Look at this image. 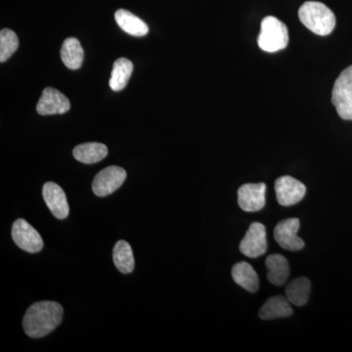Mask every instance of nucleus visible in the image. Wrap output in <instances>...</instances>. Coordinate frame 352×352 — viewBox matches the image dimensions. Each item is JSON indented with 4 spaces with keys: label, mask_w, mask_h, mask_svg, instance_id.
Segmentation results:
<instances>
[{
    "label": "nucleus",
    "mask_w": 352,
    "mask_h": 352,
    "mask_svg": "<svg viewBox=\"0 0 352 352\" xmlns=\"http://www.w3.org/2000/svg\"><path fill=\"white\" fill-rule=\"evenodd\" d=\"M64 310L55 302H38L28 308L23 326L25 333L34 339H41L54 331L61 324Z\"/></svg>",
    "instance_id": "1"
},
{
    "label": "nucleus",
    "mask_w": 352,
    "mask_h": 352,
    "mask_svg": "<svg viewBox=\"0 0 352 352\" xmlns=\"http://www.w3.org/2000/svg\"><path fill=\"white\" fill-rule=\"evenodd\" d=\"M298 18L308 30L318 36H329L336 27V16L325 4L307 1L298 10Z\"/></svg>",
    "instance_id": "2"
},
{
    "label": "nucleus",
    "mask_w": 352,
    "mask_h": 352,
    "mask_svg": "<svg viewBox=\"0 0 352 352\" xmlns=\"http://www.w3.org/2000/svg\"><path fill=\"white\" fill-rule=\"evenodd\" d=\"M289 43L288 28L277 18L267 16L261 21L258 44L261 50L275 53L285 50Z\"/></svg>",
    "instance_id": "3"
},
{
    "label": "nucleus",
    "mask_w": 352,
    "mask_h": 352,
    "mask_svg": "<svg viewBox=\"0 0 352 352\" xmlns=\"http://www.w3.org/2000/svg\"><path fill=\"white\" fill-rule=\"evenodd\" d=\"M332 102L342 120H352V65L344 69L336 80Z\"/></svg>",
    "instance_id": "4"
},
{
    "label": "nucleus",
    "mask_w": 352,
    "mask_h": 352,
    "mask_svg": "<svg viewBox=\"0 0 352 352\" xmlns=\"http://www.w3.org/2000/svg\"><path fill=\"white\" fill-rule=\"evenodd\" d=\"M12 238L20 249L30 254H36L43 249V240L41 234L25 219H19L14 222Z\"/></svg>",
    "instance_id": "5"
},
{
    "label": "nucleus",
    "mask_w": 352,
    "mask_h": 352,
    "mask_svg": "<svg viewBox=\"0 0 352 352\" xmlns=\"http://www.w3.org/2000/svg\"><path fill=\"white\" fill-rule=\"evenodd\" d=\"M277 201L283 207H291L300 203L307 193V187L292 176L278 178L274 184Z\"/></svg>",
    "instance_id": "6"
},
{
    "label": "nucleus",
    "mask_w": 352,
    "mask_h": 352,
    "mask_svg": "<svg viewBox=\"0 0 352 352\" xmlns=\"http://www.w3.org/2000/svg\"><path fill=\"white\" fill-rule=\"evenodd\" d=\"M126 178V171L120 166H108L95 176L92 183V190L98 197L111 195L124 184Z\"/></svg>",
    "instance_id": "7"
},
{
    "label": "nucleus",
    "mask_w": 352,
    "mask_h": 352,
    "mask_svg": "<svg viewBox=\"0 0 352 352\" xmlns=\"http://www.w3.org/2000/svg\"><path fill=\"white\" fill-rule=\"evenodd\" d=\"M300 222L298 219L282 220L274 229V239L282 249L296 252L303 249L305 242L298 237Z\"/></svg>",
    "instance_id": "8"
},
{
    "label": "nucleus",
    "mask_w": 352,
    "mask_h": 352,
    "mask_svg": "<svg viewBox=\"0 0 352 352\" xmlns=\"http://www.w3.org/2000/svg\"><path fill=\"white\" fill-rule=\"evenodd\" d=\"M240 251L248 258H254L263 256L267 250V240H266V230L263 224L254 222L250 226L240 243Z\"/></svg>",
    "instance_id": "9"
},
{
    "label": "nucleus",
    "mask_w": 352,
    "mask_h": 352,
    "mask_svg": "<svg viewBox=\"0 0 352 352\" xmlns=\"http://www.w3.org/2000/svg\"><path fill=\"white\" fill-rule=\"evenodd\" d=\"M266 185L264 183H247L238 190V205L248 212H258L265 206Z\"/></svg>",
    "instance_id": "10"
},
{
    "label": "nucleus",
    "mask_w": 352,
    "mask_h": 352,
    "mask_svg": "<svg viewBox=\"0 0 352 352\" xmlns=\"http://www.w3.org/2000/svg\"><path fill=\"white\" fill-rule=\"evenodd\" d=\"M71 103L67 96L53 87H46L39 99L36 111L39 115H57L68 112Z\"/></svg>",
    "instance_id": "11"
},
{
    "label": "nucleus",
    "mask_w": 352,
    "mask_h": 352,
    "mask_svg": "<svg viewBox=\"0 0 352 352\" xmlns=\"http://www.w3.org/2000/svg\"><path fill=\"white\" fill-rule=\"evenodd\" d=\"M43 195L46 206L58 219L68 217L69 208L64 190L54 182H46L43 185Z\"/></svg>",
    "instance_id": "12"
},
{
    "label": "nucleus",
    "mask_w": 352,
    "mask_h": 352,
    "mask_svg": "<svg viewBox=\"0 0 352 352\" xmlns=\"http://www.w3.org/2000/svg\"><path fill=\"white\" fill-rule=\"evenodd\" d=\"M293 314V308L288 298L282 296H272L268 298L258 312L259 318L263 320L286 318Z\"/></svg>",
    "instance_id": "13"
},
{
    "label": "nucleus",
    "mask_w": 352,
    "mask_h": 352,
    "mask_svg": "<svg viewBox=\"0 0 352 352\" xmlns=\"http://www.w3.org/2000/svg\"><path fill=\"white\" fill-rule=\"evenodd\" d=\"M267 279L274 286L281 287L286 283L289 275L288 261L279 254H271L265 261Z\"/></svg>",
    "instance_id": "14"
},
{
    "label": "nucleus",
    "mask_w": 352,
    "mask_h": 352,
    "mask_svg": "<svg viewBox=\"0 0 352 352\" xmlns=\"http://www.w3.org/2000/svg\"><path fill=\"white\" fill-rule=\"evenodd\" d=\"M231 275L236 284L250 293H256L259 287V279L251 264L241 261L236 263L231 270Z\"/></svg>",
    "instance_id": "15"
},
{
    "label": "nucleus",
    "mask_w": 352,
    "mask_h": 352,
    "mask_svg": "<svg viewBox=\"0 0 352 352\" xmlns=\"http://www.w3.org/2000/svg\"><path fill=\"white\" fill-rule=\"evenodd\" d=\"M115 19L120 29L131 36H143L149 32V28L145 22L124 9H120L116 12Z\"/></svg>",
    "instance_id": "16"
},
{
    "label": "nucleus",
    "mask_w": 352,
    "mask_h": 352,
    "mask_svg": "<svg viewBox=\"0 0 352 352\" xmlns=\"http://www.w3.org/2000/svg\"><path fill=\"white\" fill-rule=\"evenodd\" d=\"M76 161L82 164L98 163L108 155V148L102 143L90 142L76 146L73 151Z\"/></svg>",
    "instance_id": "17"
},
{
    "label": "nucleus",
    "mask_w": 352,
    "mask_h": 352,
    "mask_svg": "<svg viewBox=\"0 0 352 352\" xmlns=\"http://www.w3.org/2000/svg\"><path fill=\"white\" fill-rule=\"evenodd\" d=\"M311 284L307 277H298L287 285L285 293L292 305L302 307L307 305L309 298Z\"/></svg>",
    "instance_id": "18"
},
{
    "label": "nucleus",
    "mask_w": 352,
    "mask_h": 352,
    "mask_svg": "<svg viewBox=\"0 0 352 352\" xmlns=\"http://www.w3.org/2000/svg\"><path fill=\"white\" fill-rule=\"evenodd\" d=\"M83 50L78 38L65 39L61 48V59L67 68L78 69L82 67L83 62Z\"/></svg>",
    "instance_id": "19"
},
{
    "label": "nucleus",
    "mask_w": 352,
    "mask_h": 352,
    "mask_svg": "<svg viewBox=\"0 0 352 352\" xmlns=\"http://www.w3.org/2000/svg\"><path fill=\"white\" fill-rule=\"evenodd\" d=\"M133 72V64L126 58H120L113 65L110 87L113 91H120L126 87Z\"/></svg>",
    "instance_id": "20"
},
{
    "label": "nucleus",
    "mask_w": 352,
    "mask_h": 352,
    "mask_svg": "<svg viewBox=\"0 0 352 352\" xmlns=\"http://www.w3.org/2000/svg\"><path fill=\"white\" fill-rule=\"evenodd\" d=\"M113 263L116 267L124 274H129L134 270L133 252L126 241L120 240L113 247Z\"/></svg>",
    "instance_id": "21"
},
{
    "label": "nucleus",
    "mask_w": 352,
    "mask_h": 352,
    "mask_svg": "<svg viewBox=\"0 0 352 352\" xmlns=\"http://www.w3.org/2000/svg\"><path fill=\"white\" fill-rule=\"evenodd\" d=\"M19 39L17 34L8 29L0 32V62L3 63L18 50Z\"/></svg>",
    "instance_id": "22"
}]
</instances>
